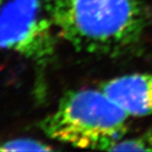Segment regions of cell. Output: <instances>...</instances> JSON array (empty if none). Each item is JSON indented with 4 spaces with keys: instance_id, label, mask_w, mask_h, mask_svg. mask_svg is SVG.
<instances>
[{
    "instance_id": "cell-1",
    "label": "cell",
    "mask_w": 152,
    "mask_h": 152,
    "mask_svg": "<svg viewBox=\"0 0 152 152\" xmlns=\"http://www.w3.org/2000/svg\"><path fill=\"white\" fill-rule=\"evenodd\" d=\"M58 33L77 51L117 56L137 45L147 23L142 0H44Z\"/></svg>"
},
{
    "instance_id": "cell-4",
    "label": "cell",
    "mask_w": 152,
    "mask_h": 152,
    "mask_svg": "<svg viewBox=\"0 0 152 152\" xmlns=\"http://www.w3.org/2000/svg\"><path fill=\"white\" fill-rule=\"evenodd\" d=\"M100 89L129 117L152 114V73L118 76L104 82Z\"/></svg>"
},
{
    "instance_id": "cell-5",
    "label": "cell",
    "mask_w": 152,
    "mask_h": 152,
    "mask_svg": "<svg viewBox=\"0 0 152 152\" xmlns=\"http://www.w3.org/2000/svg\"><path fill=\"white\" fill-rule=\"evenodd\" d=\"M109 151H152V126L132 138H121Z\"/></svg>"
},
{
    "instance_id": "cell-2",
    "label": "cell",
    "mask_w": 152,
    "mask_h": 152,
    "mask_svg": "<svg viewBox=\"0 0 152 152\" xmlns=\"http://www.w3.org/2000/svg\"><path fill=\"white\" fill-rule=\"evenodd\" d=\"M129 118L101 89H82L65 93L39 127L50 138L73 147L109 151L124 138Z\"/></svg>"
},
{
    "instance_id": "cell-6",
    "label": "cell",
    "mask_w": 152,
    "mask_h": 152,
    "mask_svg": "<svg viewBox=\"0 0 152 152\" xmlns=\"http://www.w3.org/2000/svg\"><path fill=\"white\" fill-rule=\"evenodd\" d=\"M53 148L42 141L29 138L0 140V151H48Z\"/></svg>"
},
{
    "instance_id": "cell-3",
    "label": "cell",
    "mask_w": 152,
    "mask_h": 152,
    "mask_svg": "<svg viewBox=\"0 0 152 152\" xmlns=\"http://www.w3.org/2000/svg\"><path fill=\"white\" fill-rule=\"evenodd\" d=\"M54 31L44 0H0V50L45 64L56 54Z\"/></svg>"
}]
</instances>
